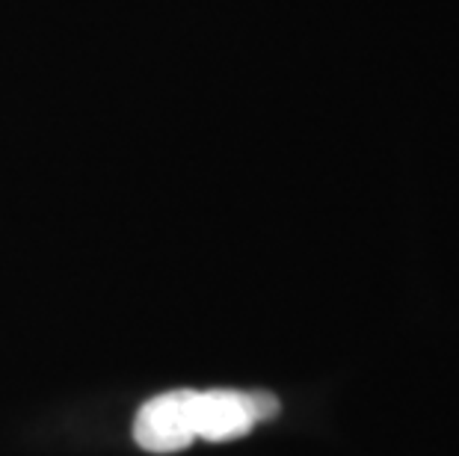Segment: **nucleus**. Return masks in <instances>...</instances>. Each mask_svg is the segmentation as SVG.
<instances>
[{"label": "nucleus", "mask_w": 459, "mask_h": 456, "mask_svg": "<svg viewBox=\"0 0 459 456\" xmlns=\"http://www.w3.org/2000/svg\"><path fill=\"white\" fill-rule=\"evenodd\" d=\"M281 403L270 391H238V388H187V415L193 439L202 442H231L243 439L258 424L273 421Z\"/></svg>", "instance_id": "obj_1"}, {"label": "nucleus", "mask_w": 459, "mask_h": 456, "mask_svg": "<svg viewBox=\"0 0 459 456\" xmlns=\"http://www.w3.org/2000/svg\"><path fill=\"white\" fill-rule=\"evenodd\" d=\"M134 439L149 453H175L190 448L196 439H193L187 415V388L145 400L136 412Z\"/></svg>", "instance_id": "obj_2"}]
</instances>
